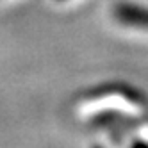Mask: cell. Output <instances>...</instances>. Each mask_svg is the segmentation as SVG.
Listing matches in <instances>:
<instances>
[{
	"label": "cell",
	"instance_id": "3",
	"mask_svg": "<svg viewBox=\"0 0 148 148\" xmlns=\"http://www.w3.org/2000/svg\"><path fill=\"white\" fill-rule=\"evenodd\" d=\"M107 95H121V97H125L127 100H130L134 103H146V97L141 91H137L123 82H112V84L100 86L97 89H93V93H89L88 97H107Z\"/></svg>",
	"mask_w": 148,
	"mask_h": 148
},
{
	"label": "cell",
	"instance_id": "1",
	"mask_svg": "<svg viewBox=\"0 0 148 148\" xmlns=\"http://www.w3.org/2000/svg\"><path fill=\"white\" fill-rule=\"evenodd\" d=\"M112 13H114V18L123 25L148 29V9L146 7H139L130 2H118L114 5Z\"/></svg>",
	"mask_w": 148,
	"mask_h": 148
},
{
	"label": "cell",
	"instance_id": "2",
	"mask_svg": "<svg viewBox=\"0 0 148 148\" xmlns=\"http://www.w3.org/2000/svg\"><path fill=\"white\" fill-rule=\"evenodd\" d=\"M91 125L93 127H109L112 132H123L127 129H136V127L143 125V120L134 118V116H127L118 111H105V112H100L95 116Z\"/></svg>",
	"mask_w": 148,
	"mask_h": 148
}]
</instances>
